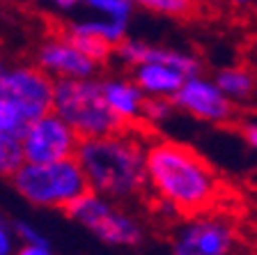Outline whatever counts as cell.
I'll return each instance as SVG.
<instances>
[{
  "mask_svg": "<svg viewBox=\"0 0 257 255\" xmlns=\"http://www.w3.org/2000/svg\"><path fill=\"white\" fill-rule=\"evenodd\" d=\"M10 182L30 205L62 212L90 191L87 177L76 156L55 163H23Z\"/></svg>",
  "mask_w": 257,
  "mask_h": 255,
  "instance_id": "277c9868",
  "label": "cell"
},
{
  "mask_svg": "<svg viewBox=\"0 0 257 255\" xmlns=\"http://www.w3.org/2000/svg\"><path fill=\"white\" fill-rule=\"evenodd\" d=\"M14 250V241H12L10 230L5 228V223L0 221V255H12Z\"/></svg>",
  "mask_w": 257,
  "mask_h": 255,
  "instance_id": "7402d4cb",
  "label": "cell"
},
{
  "mask_svg": "<svg viewBox=\"0 0 257 255\" xmlns=\"http://www.w3.org/2000/svg\"><path fill=\"white\" fill-rule=\"evenodd\" d=\"M14 232L19 234L26 244H30V246H48L46 237H44L37 228H32V225H28V223H16L14 225Z\"/></svg>",
  "mask_w": 257,
  "mask_h": 255,
  "instance_id": "44dd1931",
  "label": "cell"
},
{
  "mask_svg": "<svg viewBox=\"0 0 257 255\" xmlns=\"http://www.w3.org/2000/svg\"><path fill=\"white\" fill-rule=\"evenodd\" d=\"M186 76L168 64H138L134 67V83L147 97H172L184 85Z\"/></svg>",
  "mask_w": 257,
  "mask_h": 255,
  "instance_id": "7c38bea8",
  "label": "cell"
},
{
  "mask_svg": "<svg viewBox=\"0 0 257 255\" xmlns=\"http://www.w3.org/2000/svg\"><path fill=\"white\" fill-rule=\"evenodd\" d=\"M131 3L154 14H166L175 19H188L198 12V0H131Z\"/></svg>",
  "mask_w": 257,
  "mask_h": 255,
  "instance_id": "e0dca14e",
  "label": "cell"
},
{
  "mask_svg": "<svg viewBox=\"0 0 257 255\" xmlns=\"http://www.w3.org/2000/svg\"><path fill=\"white\" fill-rule=\"evenodd\" d=\"M101 90L106 97L108 106L112 108V113L124 120L126 124L143 120L140 111H143V99L145 95L138 90V85L134 80H101Z\"/></svg>",
  "mask_w": 257,
  "mask_h": 255,
  "instance_id": "4fadbf2b",
  "label": "cell"
},
{
  "mask_svg": "<svg viewBox=\"0 0 257 255\" xmlns=\"http://www.w3.org/2000/svg\"><path fill=\"white\" fill-rule=\"evenodd\" d=\"M16 255H53L48 246H30V244H23L21 250Z\"/></svg>",
  "mask_w": 257,
  "mask_h": 255,
  "instance_id": "cb8c5ba5",
  "label": "cell"
},
{
  "mask_svg": "<svg viewBox=\"0 0 257 255\" xmlns=\"http://www.w3.org/2000/svg\"><path fill=\"white\" fill-rule=\"evenodd\" d=\"M172 104L175 108H182L204 122L225 124L234 117V104L216 88L214 80L200 78V76H188L172 97Z\"/></svg>",
  "mask_w": 257,
  "mask_h": 255,
  "instance_id": "9c48e42d",
  "label": "cell"
},
{
  "mask_svg": "<svg viewBox=\"0 0 257 255\" xmlns=\"http://www.w3.org/2000/svg\"><path fill=\"white\" fill-rule=\"evenodd\" d=\"M35 60L37 67H42L46 74H55L60 78H90L96 71V64L92 60L60 39H46L37 48Z\"/></svg>",
  "mask_w": 257,
  "mask_h": 255,
  "instance_id": "8fae6325",
  "label": "cell"
},
{
  "mask_svg": "<svg viewBox=\"0 0 257 255\" xmlns=\"http://www.w3.org/2000/svg\"><path fill=\"white\" fill-rule=\"evenodd\" d=\"M55 80L42 67H19L0 76V97L14 104L28 124L53 113Z\"/></svg>",
  "mask_w": 257,
  "mask_h": 255,
  "instance_id": "52a82bcc",
  "label": "cell"
},
{
  "mask_svg": "<svg viewBox=\"0 0 257 255\" xmlns=\"http://www.w3.org/2000/svg\"><path fill=\"white\" fill-rule=\"evenodd\" d=\"M241 136H243V140H246L252 149H257V124L255 122L243 124V127H241Z\"/></svg>",
  "mask_w": 257,
  "mask_h": 255,
  "instance_id": "603a6c76",
  "label": "cell"
},
{
  "mask_svg": "<svg viewBox=\"0 0 257 255\" xmlns=\"http://www.w3.org/2000/svg\"><path fill=\"white\" fill-rule=\"evenodd\" d=\"M112 55H117L122 62L138 67V64H168L172 69L182 71L184 76H198L200 62L193 55L182 53V51H172V48H161L152 46L145 42H136V39H124L112 48Z\"/></svg>",
  "mask_w": 257,
  "mask_h": 255,
  "instance_id": "30bf717a",
  "label": "cell"
},
{
  "mask_svg": "<svg viewBox=\"0 0 257 255\" xmlns=\"http://www.w3.org/2000/svg\"><path fill=\"white\" fill-rule=\"evenodd\" d=\"M64 214L83 228H87L96 239L108 246L136 248L145 239V230L138 218L94 191L83 193L78 200H74L64 209Z\"/></svg>",
  "mask_w": 257,
  "mask_h": 255,
  "instance_id": "5b68a950",
  "label": "cell"
},
{
  "mask_svg": "<svg viewBox=\"0 0 257 255\" xmlns=\"http://www.w3.org/2000/svg\"><path fill=\"white\" fill-rule=\"evenodd\" d=\"M26 163H55L76 156L78 136L55 113L28 124L21 138Z\"/></svg>",
  "mask_w": 257,
  "mask_h": 255,
  "instance_id": "ba28073f",
  "label": "cell"
},
{
  "mask_svg": "<svg viewBox=\"0 0 257 255\" xmlns=\"http://www.w3.org/2000/svg\"><path fill=\"white\" fill-rule=\"evenodd\" d=\"M76 32L80 35H92V37H99L103 42L117 46L119 42L126 39V23L122 21H90V23H71Z\"/></svg>",
  "mask_w": 257,
  "mask_h": 255,
  "instance_id": "2e32d148",
  "label": "cell"
},
{
  "mask_svg": "<svg viewBox=\"0 0 257 255\" xmlns=\"http://www.w3.org/2000/svg\"><path fill=\"white\" fill-rule=\"evenodd\" d=\"M26 129H28V120L21 115V111L10 99L0 97V131L14 133V136L23 138Z\"/></svg>",
  "mask_w": 257,
  "mask_h": 255,
  "instance_id": "ac0fdd59",
  "label": "cell"
},
{
  "mask_svg": "<svg viewBox=\"0 0 257 255\" xmlns=\"http://www.w3.org/2000/svg\"><path fill=\"white\" fill-rule=\"evenodd\" d=\"M76 161L85 173L90 191L108 200H131L147 191L145 147L128 124L115 136L78 138Z\"/></svg>",
  "mask_w": 257,
  "mask_h": 255,
  "instance_id": "7a4b0ae2",
  "label": "cell"
},
{
  "mask_svg": "<svg viewBox=\"0 0 257 255\" xmlns=\"http://www.w3.org/2000/svg\"><path fill=\"white\" fill-rule=\"evenodd\" d=\"M227 3H232V5L241 7V5H248V3H250V0H227Z\"/></svg>",
  "mask_w": 257,
  "mask_h": 255,
  "instance_id": "484cf974",
  "label": "cell"
},
{
  "mask_svg": "<svg viewBox=\"0 0 257 255\" xmlns=\"http://www.w3.org/2000/svg\"><path fill=\"white\" fill-rule=\"evenodd\" d=\"M214 83L230 101L250 99L252 92H255V76L246 69H236V67H232V69H220L218 74H216Z\"/></svg>",
  "mask_w": 257,
  "mask_h": 255,
  "instance_id": "5bb4252c",
  "label": "cell"
},
{
  "mask_svg": "<svg viewBox=\"0 0 257 255\" xmlns=\"http://www.w3.org/2000/svg\"><path fill=\"white\" fill-rule=\"evenodd\" d=\"M236 248V230L225 218L188 216L172 230V255H232Z\"/></svg>",
  "mask_w": 257,
  "mask_h": 255,
  "instance_id": "8992f818",
  "label": "cell"
},
{
  "mask_svg": "<svg viewBox=\"0 0 257 255\" xmlns=\"http://www.w3.org/2000/svg\"><path fill=\"white\" fill-rule=\"evenodd\" d=\"M3 74H5V71H3V60H0V76H3Z\"/></svg>",
  "mask_w": 257,
  "mask_h": 255,
  "instance_id": "4316f807",
  "label": "cell"
},
{
  "mask_svg": "<svg viewBox=\"0 0 257 255\" xmlns=\"http://www.w3.org/2000/svg\"><path fill=\"white\" fill-rule=\"evenodd\" d=\"M83 3H87L90 7L103 12V14H108L110 21H122V23H126L128 14H131V7H134L131 0H83Z\"/></svg>",
  "mask_w": 257,
  "mask_h": 255,
  "instance_id": "ffe728a7",
  "label": "cell"
},
{
  "mask_svg": "<svg viewBox=\"0 0 257 255\" xmlns=\"http://www.w3.org/2000/svg\"><path fill=\"white\" fill-rule=\"evenodd\" d=\"M172 111H175L172 99H168V97H147L145 95L140 117H143L145 122L154 124V122H163V120H168V117L172 115Z\"/></svg>",
  "mask_w": 257,
  "mask_h": 255,
  "instance_id": "d6986e66",
  "label": "cell"
},
{
  "mask_svg": "<svg viewBox=\"0 0 257 255\" xmlns=\"http://www.w3.org/2000/svg\"><path fill=\"white\" fill-rule=\"evenodd\" d=\"M147 189L159 202L177 212V216H198L214 207L220 182L204 156L188 145L175 140H156L145 147Z\"/></svg>",
  "mask_w": 257,
  "mask_h": 255,
  "instance_id": "6da1fadb",
  "label": "cell"
},
{
  "mask_svg": "<svg viewBox=\"0 0 257 255\" xmlns=\"http://www.w3.org/2000/svg\"><path fill=\"white\" fill-rule=\"evenodd\" d=\"M60 7H74L76 3H83V0H55Z\"/></svg>",
  "mask_w": 257,
  "mask_h": 255,
  "instance_id": "d4e9b609",
  "label": "cell"
},
{
  "mask_svg": "<svg viewBox=\"0 0 257 255\" xmlns=\"http://www.w3.org/2000/svg\"><path fill=\"white\" fill-rule=\"evenodd\" d=\"M26 163L21 138L14 133L0 131V177H12Z\"/></svg>",
  "mask_w": 257,
  "mask_h": 255,
  "instance_id": "9a60e30c",
  "label": "cell"
},
{
  "mask_svg": "<svg viewBox=\"0 0 257 255\" xmlns=\"http://www.w3.org/2000/svg\"><path fill=\"white\" fill-rule=\"evenodd\" d=\"M53 113L78 138L115 136L126 129L103 97L101 83L92 78H58L53 90Z\"/></svg>",
  "mask_w": 257,
  "mask_h": 255,
  "instance_id": "3957f363",
  "label": "cell"
}]
</instances>
